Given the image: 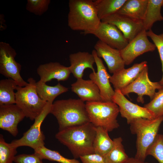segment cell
I'll use <instances>...</instances> for the list:
<instances>
[{"label":"cell","mask_w":163,"mask_h":163,"mask_svg":"<svg viewBox=\"0 0 163 163\" xmlns=\"http://www.w3.org/2000/svg\"><path fill=\"white\" fill-rule=\"evenodd\" d=\"M95 134L94 126L89 122L59 130L55 137L77 158L94 153L93 145Z\"/></svg>","instance_id":"6da1fadb"},{"label":"cell","mask_w":163,"mask_h":163,"mask_svg":"<svg viewBox=\"0 0 163 163\" xmlns=\"http://www.w3.org/2000/svg\"><path fill=\"white\" fill-rule=\"evenodd\" d=\"M68 24L73 30L87 34L96 29L101 22L94 1L69 0Z\"/></svg>","instance_id":"7a4b0ae2"},{"label":"cell","mask_w":163,"mask_h":163,"mask_svg":"<svg viewBox=\"0 0 163 163\" xmlns=\"http://www.w3.org/2000/svg\"><path fill=\"white\" fill-rule=\"evenodd\" d=\"M50 113L57 119L59 130L89 122L85 103L80 99L56 100L52 104Z\"/></svg>","instance_id":"3957f363"},{"label":"cell","mask_w":163,"mask_h":163,"mask_svg":"<svg viewBox=\"0 0 163 163\" xmlns=\"http://www.w3.org/2000/svg\"><path fill=\"white\" fill-rule=\"evenodd\" d=\"M163 121V116H161L153 119L138 118L129 124L131 133L136 136V152L135 158L145 161L147 150L156 138Z\"/></svg>","instance_id":"277c9868"},{"label":"cell","mask_w":163,"mask_h":163,"mask_svg":"<svg viewBox=\"0 0 163 163\" xmlns=\"http://www.w3.org/2000/svg\"><path fill=\"white\" fill-rule=\"evenodd\" d=\"M89 122L95 127H101L109 132L117 129L119 124L117 118L119 107L113 101L86 102Z\"/></svg>","instance_id":"5b68a950"},{"label":"cell","mask_w":163,"mask_h":163,"mask_svg":"<svg viewBox=\"0 0 163 163\" xmlns=\"http://www.w3.org/2000/svg\"><path fill=\"white\" fill-rule=\"evenodd\" d=\"M27 81L28 84L25 86H18L15 92V104L22 110L25 117L32 121L40 114L47 102L38 96L36 80L30 78Z\"/></svg>","instance_id":"8992f818"},{"label":"cell","mask_w":163,"mask_h":163,"mask_svg":"<svg viewBox=\"0 0 163 163\" xmlns=\"http://www.w3.org/2000/svg\"><path fill=\"white\" fill-rule=\"evenodd\" d=\"M17 55L15 50L9 44L0 42V73L5 77L14 80L18 85L26 86L28 83L20 74L21 66L15 59Z\"/></svg>","instance_id":"52a82bcc"},{"label":"cell","mask_w":163,"mask_h":163,"mask_svg":"<svg viewBox=\"0 0 163 163\" xmlns=\"http://www.w3.org/2000/svg\"><path fill=\"white\" fill-rule=\"evenodd\" d=\"M47 102L45 108L34 120L30 128L21 138L13 140L10 143L15 148L27 146L34 150L44 146L45 136L41 129V124L47 115L50 113L52 104Z\"/></svg>","instance_id":"ba28073f"},{"label":"cell","mask_w":163,"mask_h":163,"mask_svg":"<svg viewBox=\"0 0 163 163\" xmlns=\"http://www.w3.org/2000/svg\"><path fill=\"white\" fill-rule=\"evenodd\" d=\"M148 66L141 72L137 78L131 84L120 91L124 95L128 96L129 94L134 93L138 95L137 101L143 104V96H149L151 99L154 97L156 90L163 88L159 82L151 81L148 76Z\"/></svg>","instance_id":"9c48e42d"},{"label":"cell","mask_w":163,"mask_h":163,"mask_svg":"<svg viewBox=\"0 0 163 163\" xmlns=\"http://www.w3.org/2000/svg\"><path fill=\"white\" fill-rule=\"evenodd\" d=\"M114 91L112 101L118 105L121 116L126 119L128 124L139 118L153 119L156 118L154 113L150 110L128 100L120 90H114Z\"/></svg>","instance_id":"30bf717a"},{"label":"cell","mask_w":163,"mask_h":163,"mask_svg":"<svg viewBox=\"0 0 163 163\" xmlns=\"http://www.w3.org/2000/svg\"><path fill=\"white\" fill-rule=\"evenodd\" d=\"M146 31L142 30L124 48L120 50L125 65L130 64L136 58L144 53L155 50V45L149 40Z\"/></svg>","instance_id":"8fae6325"},{"label":"cell","mask_w":163,"mask_h":163,"mask_svg":"<svg viewBox=\"0 0 163 163\" xmlns=\"http://www.w3.org/2000/svg\"><path fill=\"white\" fill-rule=\"evenodd\" d=\"M88 34L94 35L99 40L119 50L124 48L129 43L117 27L112 24L101 21L97 28Z\"/></svg>","instance_id":"7c38bea8"},{"label":"cell","mask_w":163,"mask_h":163,"mask_svg":"<svg viewBox=\"0 0 163 163\" xmlns=\"http://www.w3.org/2000/svg\"><path fill=\"white\" fill-rule=\"evenodd\" d=\"M92 53L94 58L97 72L90 73L89 78L98 88L102 101H112V99L115 91L110 84L111 76L108 73L102 60L98 56L94 50H92Z\"/></svg>","instance_id":"4fadbf2b"},{"label":"cell","mask_w":163,"mask_h":163,"mask_svg":"<svg viewBox=\"0 0 163 163\" xmlns=\"http://www.w3.org/2000/svg\"><path fill=\"white\" fill-rule=\"evenodd\" d=\"M101 21L115 26L121 31L129 42L144 29L142 21L117 13L106 18Z\"/></svg>","instance_id":"5bb4252c"},{"label":"cell","mask_w":163,"mask_h":163,"mask_svg":"<svg viewBox=\"0 0 163 163\" xmlns=\"http://www.w3.org/2000/svg\"><path fill=\"white\" fill-rule=\"evenodd\" d=\"M25 117L22 110L16 104L0 105V128L16 136L18 123Z\"/></svg>","instance_id":"9a60e30c"},{"label":"cell","mask_w":163,"mask_h":163,"mask_svg":"<svg viewBox=\"0 0 163 163\" xmlns=\"http://www.w3.org/2000/svg\"><path fill=\"white\" fill-rule=\"evenodd\" d=\"M94 48L98 56L103 58L106 63L110 73L113 74L125 68V65L120 50L100 40L97 42Z\"/></svg>","instance_id":"2e32d148"},{"label":"cell","mask_w":163,"mask_h":163,"mask_svg":"<svg viewBox=\"0 0 163 163\" xmlns=\"http://www.w3.org/2000/svg\"><path fill=\"white\" fill-rule=\"evenodd\" d=\"M147 64L146 61H143L113 74L110 79V83L113 85L115 90H120L133 82L141 72L148 66Z\"/></svg>","instance_id":"e0dca14e"},{"label":"cell","mask_w":163,"mask_h":163,"mask_svg":"<svg viewBox=\"0 0 163 163\" xmlns=\"http://www.w3.org/2000/svg\"><path fill=\"white\" fill-rule=\"evenodd\" d=\"M37 71L40 76V80L45 83L53 79L58 82L66 81L71 73L69 67L57 62L41 64L38 67Z\"/></svg>","instance_id":"ac0fdd59"},{"label":"cell","mask_w":163,"mask_h":163,"mask_svg":"<svg viewBox=\"0 0 163 163\" xmlns=\"http://www.w3.org/2000/svg\"><path fill=\"white\" fill-rule=\"evenodd\" d=\"M71 86L72 91L84 102L103 101L98 88L90 79H77L75 82L71 84Z\"/></svg>","instance_id":"d6986e66"},{"label":"cell","mask_w":163,"mask_h":163,"mask_svg":"<svg viewBox=\"0 0 163 163\" xmlns=\"http://www.w3.org/2000/svg\"><path fill=\"white\" fill-rule=\"evenodd\" d=\"M71 73L77 79L82 78L84 70L87 68L95 72L93 65L95 59L92 53L87 52H78L71 54L69 56Z\"/></svg>","instance_id":"ffe728a7"},{"label":"cell","mask_w":163,"mask_h":163,"mask_svg":"<svg viewBox=\"0 0 163 163\" xmlns=\"http://www.w3.org/2000/svg\"><path fill=\"white\" fill-rule=\"evenodd\" d=\"M148 4V0H126L117 13L133 19L142 21Z\"/></svg>","instance_id":"44dd1931"},{"label":"cell","mask_w":163,"mask_h":163,"mask_svg":"<svg viewBox=\"0 0 163 163\" xmlns=\"http://www.w3.org/2000/svg\"><path fill=\"white\" fill-rule=\"evenodd\" d=\"M96 134L93 142L94 153L104 156L113 148L114 141L109 137L106 129L101 127L94 126Z\"/></svg>","instance_id":"7402d4cb"},{"label":"cell","mask_w":163,"mask_h":163,"mask_svg":"<svg viewBox=\"0 0 163 163\" xmlns=\"http://www.w3.org/2000/svg\"><path fill=\"white\" fill-rule=\"evenodd\" d=\"M163 3V0H148L145 14L142 21L143 29L146 31L151 30L155 22L163 21L161 13Z\"/></svg>","instance_id":"603a6c76"},{"label":"cell","mask_w":163,"mask_h":163,"mask_svg":"<svg viewBox=\"0 0 163 163\" xmlns=\"http://www.w3.org/2000/svg\"><path fill=\"white\" fill-rule=\"evenodd\" d=\"M37 93L42 100L53 104L55 99L60 94L68 91V88L60 83L54 86L47 85L40 80L36 82Z\"/></svg>","instance_id":"cb8c5ba5"},{"label":"cell","mask_w":163,"mask_h":163,"mask_svg":"<svg viewBox=\"0 0 163 163\" xmlns=\"http://www.w3.org/2000/svg\"><path fill=\"white\" fill-rule=\"evenodd\" d=\"M126 0L94 1L98 17L102 19L117 13Z\"/></svg>","instance_id":"d4e9b609"},{"label":"cell","mask_w":163,"mask_h":163,"mask_svg":"<svg viewBox=\"0 0 163 163\" xmlns=\"http://www.w3.org/2000/svg\"><path fill=\"white\" fill-rule=\"evenodd\" d=\"M16 82L10 78L0 81V105L15 104V93L18 86Z\"/></svg>","instance_id":"484cf974"},{"label":"cell","mask_w":163,"mask_h":163,"mask_svg":"<svg viewBox=\"0 0 163 163\" xmlns=\"http://www.w3.org/2000/svg\"><path fill=\"white\" fill-rule=\"evenodd\" d=\"M114 145L110 151L103 156L105 163H124L129 157L125 152L121 137L113 139Z\"/></svg>","instance_id":"4316f807"},{"label":"cell","mask_w":163,"mask_h":163,"mask_svg":"<svg viewBox=\"0 0 163 163\" xmlns=\"http://www.w3.org/2000/svg\"><path fill=\"white\" fill-rule=\"evenodd\" d=\"M34 153L43 160L46 159L60 163H81L75 158L70 159L65 157L58 151L51 150L44 146L34 150Z\"/></svg>","instance_id":"83f0119b"},{"label":"cell","mask_w":163,"mask_h":163,"mask_svg":"<svg viewBox=\"0 0 163 163\" xmlns=\"http://www.w3.org/2000/svg\"><path fill=\"white\" fill-rule=\"evenodd\" d=\"M17 149L6 142L2 134L0 136V163H13L17 153Z\"/></svg>","instance_id":"f1b7e54d"},{"label":"cell","mask_w":163,"mask_h":163,"mask_svg":"<svg viewBox=\"0 0 163 163\" xmlns=\"http://www.w3.org/2000/svg\"><path fill=\"white\" fill-rule=\"evenodd\" d=\"M144 107L152 111L156 118L163 116V88L158 90L150 102Z\"/></svg>","instance_id":"f546056e"},{"label":"cell","mask_w":163,"mask_h":163,"mask_svg":"<svg viewBox=\"0 0 163 163\" xmlns=\"http://www.w3.org/2000/svg\"><path fill=\"white\" fill-rule=\"evenodd\" d=\"M149 155L152 156L159 163H163V135L158 134L147 150L146 155Z\"/></svg>","instance_id":"4dcf8cb0"},{"label":"cell","mask_w":163,"mask_h":163,"mask_svg":"<svg viewBox=\"0 0 163 163\" xmlns=\"http://www.w3.org/2000/svg\"><path fill=\"white\" fill-rule=\"evenodd\" d=\"M50 0H27L26 10L34 14L40 16L48 10Z\"/></svg>","instance_id":"1f68e13d"},{"label":"cell","mask_w":163,"mask_h":163,"mask_svg":"<svg viewBox=\"0 0 163 163\" xmlns=\"http://www.w3.org/2000/svg\"><path fill=\"white\" fill-rule=\"evenodd\" d=\"M146 34L147 36L149 37L153 42L159 53L161 64L162 75L161 80L158 82L163 87V33L160 34H157L150 30L146 31Z\"/></svg>","instance_id":"d6a6232c"},{"label":"cell","mask_w":163,"mask_h":163,"mask_svg":"<svg viewBox=\"0 0 163 163\" xmlns=\"http://www.w3.org/2000/svg\"><path fill=\"white\" fill-rule=\"evenodd\" d=\"M42 160L34 153L31 154H23L16 155L14 162L15 163H43Z\"/></svg>","instance_id":"836d02e7"},{"label":"cell","mask_w":163,"mask_h":163,"mask_svg":"<svg viewBox=\"0 0 163 163\" xmlns=\"http://www.w3.org/2000/svg\"><path fill=\"white\" fill-rule=\"evenodd\" d=\"M79 158L82 163H105L103 157L96 153L85 155Z\"/></svg>","instance_id":"e575fe53"},{"label":"cell","mask_w":163,"mask_h":163,"mask_svg":"<svg viewBox=\"0 0 163 163\" xmlns=\"http://www.w3.org/2000/svg\"><path fill=\"white\" fill-rule=\"evenodd\" d=\"M124 163H149L148 162H145L135 157L129 158Z\"/></svg>","instance_id":"d590c367"},{"label":"cell","mask_w":163,"mask_h":163,"mask_svg":"<svg viewBox=\"0 0 163 163\" xmlns=\"http://www.w3.org/2000/svg\"><path fill=\"white\" fill-rule=\"evenodd\" d=\"M162 7L163 8V4H162Z\"/></svg>","instance_id":"8d00e7d4"}]
</instances>
